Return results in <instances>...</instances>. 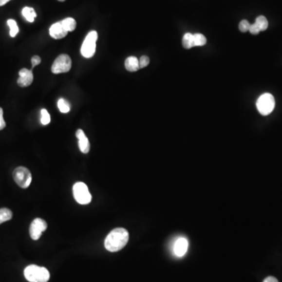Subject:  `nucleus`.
<instances>
[{"mask_svg":"<svg viewBox=\"0 0 282 282\" xmlns=\"http://www.w3.org/2000/svg\"><path fill=\"white\" fill-rule=\"evenodd\" d=\"M5 127H6V122L3 118V111L2 108H0V130H3Z\"/></svg>","mask_w":282,"mask_h":282,"instance_id":"25","label":"nucleus"},{"mask_svg":"<svg viewBox=\"0 0 282 282\" xmlns=\"http://www.w3.org/2000/svg\"><path fill=\"white\" fill-rule=\"evenodd\" d=\"M74 198L78 204L87 205L91 202L92 196L89 191L88 187L82 182H77L73 186Z\"/></svg>","mask_w":282,"mask_h":282,"instance_id":"5","label":"nucleus"},{"mask_svg":"<svg viewBox=\"0 0 282 282\" xmlns=\"http://www.w3.org/2000/svg\"><path fill=\"white\" fill-rule=\"evenodd\" d=\"M57 106H58L59 110L62 113H68L70 112V104L64 99H60L57 103Z\"/></svg>","mask_w":282,"mask_h":282,"instance_id":"21","label":"nucleus"},{"mask_svg":"<svg viewBox=\"0 0 282 282\" xmlns=\"http://www.w3.org/2000/svg\"><path fill=\"white\" fill-rule=\"evenodd\" d=\"M13 176H14V181L20 188L26 189L30 186L32 180V174H31L30 171L25 167L20 166L15 169Z\"/></svg>","mask_w":282,"mask_h":282,"instance_id":"6","label":"nucleus"},{"mask_svg":"<svg viewBox=\"0 0 282 282\" xmlns=\"http://www.w3.org/2000/svg\"><path fill=\"white\" fill-rule=\"evenodd\" d=\"M72 68V60L70 56L67 54H60L56 60H54L51 71L54 74L66 73L69 72Z\"/></svg>","mask_w":282,"mask_h":282,"instance_id":"7","label":"nucleus"},{"mask_svg":"<svg viewBox=\"0 0 282 282\" xmlns=\"http://www.w3.org/2000/svg\"><path fill=\"white\" fill-rule=\"evenodd\" d=\"M47 228V224L44 220L40 218L35 219L31 224L30 232L31 238L33 240H38L42 235V232Z\"/></svg>","mask_w":282,"mask_h":282,"instance_id":"8","label":"nucleus"},{"mask_svg":"<svg viewBox=\"0 0 282 282\" xmlns=\"http://www.w3.org/2000/svg\"><path fill=\"white\" fill-rule=\"evenodd\" d=\"M263 282H278V279L274 277L270 276L267 277V278L263 281Z\"/></svg>","mask_w":282,"mask_h":282,"instance_id":"28","label":"nucleus"},{"mask_svg":"<svg viewBox=\"0 0 282 282\" xmlns=\"http://www.w3.org/2000/svg\"><path fill=\"white\" fill-rule=\"evenodd\" d=\"M62 26L67 32H73L76 28V21L74 18H68L60 21Z\"/></svg>","mask_w":282,"mask_h":282,"instance_id":"14","label":"nucleus"},{"mask_svg":"<svg viewBox=\"0 0 282 282\" xmlns=\"http://www.w3.org/2000/svg\"><path fill=\"white\" fill-rule=\"evenodd\" d=\"M150 63V59L148 56H142L139 60V64H140V68H144L148 66Z\"/></svg>","mask_w":282,"mask_h":282,"instance_id":"24","label":"nucleus"},{"mask_svg":"<svg viewBox=\"0 0 282 282\" xmlns=\"http://www.w3.org/2000/svg\"><path fill=\"white\" fill-rule=\"evenodd\" d=\"M129 241V232L125 228H115L112 230L104 241V247L109 252L120 251L126 246Z\"/></svg>","mask_w":282,"mask_h":282,"instance_id":"1","label":"nucleus"},{"mask_svg":"<svg viewBox=\"0 0 282 282\" xmlns=\"http://www.w3.org/2000/svg\"><path fill=\"white\" fill-rule=\"evenodd\" d=\"M255 24L260 28V32L266 30L268 28V21L264 16H260L256 18Z\"/></svg>","mask_w":282,"mask_h":282,"instance_id":"18","label":"nucleus"},{"mask_svg":"<svg viewBox=\"0 0 282 282\" xmlns=\"http://www.w3.org/2000/svg\"><path fill=\"white\" fill-rule=\"evenodd\" d=\"M250 28V23L247 20H242L239 24V29L242 32H246L249 30Z\"/></svg>","mask_w":282,"mask_h":282,"instance_id":"23","label":"nucleus"},{"mask_svg":"<svg viewBox=\"0 0 282 282\" xmlns=\"http://www.w3.org/2000/svg\"><path fill=\"white\" fill-rule=\"evenodd\" d=\"M9 1H10V0H0V6H4Z\"/></svg>","mask_w":282,"mask_h":282,"instance_id":"29","label":"nucleus"},{"mask_svg":"<svg viewBox=\"0 0 282 282\" xmlns=\"http://www.w3.org/2000/svg\"><path fill=\"white\" fill-rule=\"evenodd\" d=\"M7 24L8 26L10 27V36L14 38L15 36L18 35V32H19V28H18V24H17L16 21L13 20V19H9L7 20Z\"/></svg>","mask_w":282,"mask_h":282,"instance_id":"19","label":"nucleus"},{"mask_svg":"<svg viewBox=\"0 0 282 282\" xmlns=\"http://www.w3.org/2000/svg\"><path fill=\"white\" fill-rule=\"evenodd\" d=\"M76 136L78 140V148L80 149L81 151L83 154L89 153L90 149V141L85 135L83 130H77Z\"/></svg>","mask_w":282,"mask_h":282,"instance_id":"12","label":"nucleus"},{"mask_svg":"<svg viewBox=\"0 0 282 282\" xmlns=\"http://www.w3.org/2000/svg\"><path fill=\"white\" fill-rule=\"evenodd\" d=\"M249 32H250L251 34L252 35H257L260 33V30L258 26L256 25V24H250V28H249Z\"/></svg>","mask_w":282,"mask_h":282,"instance_id":"26","label":"nucleus"},{"mask_svg":"<svg viewBox=\"0 0 282 282\" xmlns=\"http://www.w3.org/2000/svg\"><path fill=\"white\" fill-rule=\"evenodd\" d=\"M50 122V115L46 109H42L41 111V123L43 126L48 125Z\"/></svg>","mask_w":282,"mask_h":282,"instance_id":"22","label":"nucleus"},{"mask_svg":"<svg viewBox=\"0 0 282 282\" xmlns=\"http://www.w3.org/2000/svg\"><path fill=\"white\" fill-rule=\"evenodd\" d=\"M188 246L189 243L188 239L184 237H180L173 244V253L177 257H183L188 252Z\"/></svg>","mask_w":282,"mask_h":282,"instance_id":"9","label":"nucleus"},{"mask_svg":"<svg viewBox=\"0 0 282 282\" xmlns=\"http://www.w3.org/2000/svg\"><path fill=\"white\" fill-rule=\"evenodd\" d=\"M183 46L185 49H190L194 47V38L193 34L190 33H186L183 37Z\"/></svg>","mask_w":282,"mask_h":282,"instance_id":"17","label":"nucleus"},{"mask_svg":"<svg viewBox=\"0 0 282 282\" xmlns=\"http://www.w3.org/2000/svg\"><path fill=\"white\" fill-rule=\"evenodd\" d=\"M24 277L29 282H47L50 274L46 267L37 265H29L24 269Z\"/></svg>","mask_w":282,"mask_h":282,"instance_id":"2","label":"nucleus"},{"mask_svg":"<svg viewBox=\"0 0 282 282\" xmlns=\"http://www.w3.org/2000/svg\"><path fill=\"white\" fill-rule=\"evenodd\" d=\"M19 78L18 79V84L20 87H27L30 86L33 82V73L32 70H28L27 68H22L19 72Z\"/></svg>","mask_w":282,"mask_h":282,"instance_id":"10","label":"nucleus"},{"mask_svg":"<svg viewBox=\"0 0 282 282\" xmlns=\"http://www.w3.org/2000/svg\"><path fill=\"white\" fill-rule=\"evenodd\" d=\"M256 107L262 115H268L274 111L275 100L270 94H263L259 97L256 102Z\"/></svg>","mask_w":282,"mask_h":282,"instance_id":"4","label":"nucleus"},{"mask_svg":"<svg viewBox=\"0 0 282 282\" xmlns=\"http://www.w3.org/2000/svg\"><path fill=\"white\" fill-rule=\"evenodd\" d=\"M125 67L126 70L129 72H136L140 69V64H139V60L136 58V56H129L125 61Z\"/></svg>","mask_w":282,"mask_h":282,"instance_id":"13","label":"nucleus"},{"mask_svg":"<svg viewBox=\"0 0 282 282\" xmlns=\"http://www.w3.org/2000/svg\"><path fill=\"white\" fill-rule=\"evenodd\" d=\"M12 212L9 208H0V224L9 221L12 219Z\"/></svg>","mask_w":282,"mask_h":282,"instance_id":"16","label":"nucleus"},{"mask_svg":"<svg viewBox=\"0 0 282 282\" xmlns=\"http://www.w3.org/2000/svg\"><path fill=\"white\" fill-rule=\"evenodd\" d=\"M22 15L26 19L27 21L31 23L34 22L35 18L37 16L34 9L32 8V7H28V6L23 9Z\"/></svg>","mask_w":282,"mask_h":282,"instance_id":"15","label":"nucleus"},{"mask_svg":"<svg viewBox=\"0 0 282 282\" xmlns=\"http://www.w3.org/2000/svg\"><path fill=\"white\" fill-rule=\"evenodd\" d=\"M98 34L96 31H91L85 38L81 47V54L86 58H91L96 52V41Z\"/></svg>","mask_w":282,"mask_h":282,"instance_id":"3","label":"nucleus"},{"mask_svg":"<svg viewBox=\"0 0 282 282\" xmlns=\"http://www.w3.org/2000/svg\"><path fill=\"white\" fill-rule=\"evenodd\" d=\"M58 1H60V2H64L65 0H58Z\"/></svg>","mask_w":282,"mask_h":282,"instance_id":"30","label":"nucleus"},{"mask_svg":"<svg viewBox=\"0 0 282 282\" xmlns=\"http://www.w3.org/2000/svg\"><path fill=\"white\" fill-rule=\"evenodd\" d=\"M41 63V58L38 56H34L32 58V68H35V67L37 66L38 64Z\"/></svg>","mask_w":282,"mask_h":282,"instance_id":"27","label":"nucleus"},{"mask_svg":"<svg viewBox=\"0 0 282 282\" xmlns=\"http://www.w3.org/2000/svg\"><path fill=\"white\" fill-rule=\"evenodd\" d=\"M193 38H194V46H202L206 45V38L202 34L200 33H196V34L193 35Z\"/></svg>","mask_w":282,"mask_h":282,"instance_id":"20","label":"nucleus"},{"mask_svg":"<svg viewBox=\"0 0 282 282\" xmlns=\"http://www.w3.org/2000/svg\"><path fill=\"white\" fill-rule=\"evenodd\" d=\"M68 33V32L64 29L60 21L54 23L50 28V36L55 39H60V38H64Z\"/></svg>","mask_w":282,"mask_h":282,"instance_id":"11","label":"nucleus"}]
</instances>
